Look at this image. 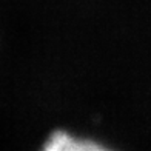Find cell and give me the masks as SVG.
<instances>
[{
  "label": "cell",
  "mask_w": 151,
  "mask_h": 151,
  "mask_svg": "<svg viewBox=\"0 0 151 151\" xmlns=\"http://www.w3.org/2000/svg\"><path fill=\"white\" fill-rule=\"evenodd\" d=\"M46 151H99L105 150L104 145L94 142L91 139H82V137L68 134L63 131H57L48 137L43 147Z\"/></svg>",
  "instance_id": "1"
}]
</instances>
